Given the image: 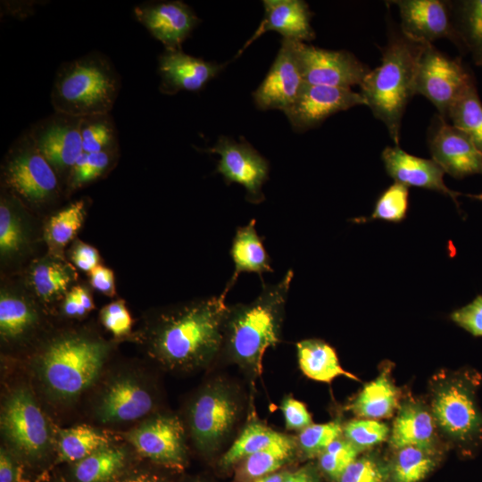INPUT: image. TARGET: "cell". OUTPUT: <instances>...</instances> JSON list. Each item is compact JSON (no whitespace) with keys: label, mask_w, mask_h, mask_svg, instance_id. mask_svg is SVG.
<instances>
[{"label":"cell","mask_w":482,"mask_h":482,"mask_svg":"<svg viewBox=\"0 0 482 482\" xmlns=\"http://www.w3.org/2000/svg\"><path fill=\"white\" fill-rule=\"evenodd\" d=\"M225 298L220 294L162 313L150 333L153 357L175 370L209 364L222 348Z\"/></svg>","instance_id":"obj_1"},{"label":"cell","mask_w":482,"mask_h":482,"mask_svg":"<svg viewBox=\"0 0 482 482\" xmlns=\"http://www.w3.org/2000/svg\"><path fill=\"white\" fill-rule=\"evenodd\" d=\"M293 277L288 270L277 283L262 281V291L253 302L228 305L221 352L253 378L262 372L265 351L280 341Z\"/></svg>","instance_id":"obj_2"},{"label":"cell","mask_w":482,"mask_h":482,"mask_svg":"<svg viewBox=\"0 0 482 482\" xmlns=\"http://www.w3.org/2000/svg\"><path fill=\"white\" fill-rule=\"evenodd\" d=\"M481 374L469 367L441 370L429 380L428 405L443 442L462 458L482 447V408L478 399Z\"/></svg>","instance_id":"obj_3"},{"label":"cell","mask_w":482,"mask_h":482,"mask_svg":"<svg viewBox=\"0 0 482 482\" xmlns=\"http://www.w3.org/2000/svg\"><path fill=\"white\" fill-rule=\"evenodd\" d=\"M424 45L402 32L392 37L383 51L380 65L370 70L360 85L366 105L385 124L395 145H399L406 105L415 96L417 66Z\"/></svg>","instance_id":"obj_4"},{"label":"cell","mask_w":482,"mask_h":482,"mask_svg":"<svg viewBox=\"0 0 482 482\" xmlns=\"http://www.w3.org/2000/svg\"><path fill=\"white\" fill-rule=\"evenodd\" d=\"M121 87L112 60L94 50L56 71L51 91L54 112L75 117L111 113Z\"/></svg>","instance_id":"obj_5"},{"label":"cell","mask_w":482,"mask_h":482,"mask_svg":"<svg viewBox=\"0 0 482 482\" xmlns=\"http://www.w3.org/2000/svg\"><path fill=\"white\" fill-rule=\"evenodd\" d=\"M106 352V346L95 340L75 337L57 340L40 359L41 379L53 395L75 397L95 381Z\"/></svg>","instance_id":"obj_6"},{"label":"cell","mask_w":482,"mask_h":482,"mask_svg":"<svg viewBox=\"0 0 482 482\" xmlns=\"http://www.w3.org/2000/svg\"><path fill=\"white\" fill-rule=\"evenodd\" d=\"M237 393L222 380L205 386L195 397L188 411L194 443L203 452L216 451L226 441L241 413Z\"/></svg>","instance_id":"obj_7"},{"label":"cell","mask_w":482,"mask_h":482,"mask_svg":"<svg viewBox=\"0 0 482 482\" xmlns=\"http://www.w3.org/2000/svg\"><path fill=\"white\" fill-rule=\"evenodd\" d=\"M475 80L458 58L453 59L425 44L420 53L414 83L415 95H422L447 121L448 114L468 87Z\"/></svg>","instance_id":"obj_8"},{"label":"cell","mask_w":482,"mask_h":482,"mask_svg":"<svg viewBox=\"0 0 482 482\" xmlns=\"http://www.w3.org/2000/svg\"><path fill=\"white\" fill-rule=\"evenodd\" d=\"M4 178L9 188L30 203L46 201L57 192V174L37 148L28 129L10 147Z\"/></svg>","instance_id":"obj_9"},{"label":"cell","mask_w":482,"mask_h":482,"mask_svg":"<svg viewBox=\"0 0 482 482\" xmlns=\"http://www.w3.org/2000/svg\"><path fill=\"white\" fill-rule=\"evenodd\" d=\"M1 428L6 439L28 457L41 455L49 445L46 420L32 395L24 388L16 389L5 401Z\"/></svg>","instance_id":"obj_10"},{"label":"cell","mask_w":482,"mask_h":482,"mask_svg":"<svg viewBox=\"0 0 482 482\" xmlns=\"http://www.w3.org/2000/svg\"><path fill=\"white\" fill-rule=\"evenodd\" d=\"M297 55L306 84L351 88L360 86L370 71L346 51L327 50L297 42Z\"/></svg>","instance_id":"obj_11"},{"label":"cell","mask_w":482,"mask_h":482,"mask_svg":"<svg viewBox=\"0 0 482 482\" xmlns=\"http://www.w3.org/2000/svg\"><path fill=\"white\" fill-rule=\"evenodd\" d=\"M207 151L220 155L216 171L227 184L242 185L246 199L252 204L263 202L262 186L269 179L270 164L251 145L220 137Z\"/></svg>","instance_id":"obj_12"},{"label":"cell","mask_w":482,"mask_h":482,"mask_svg":"<svg viewBox=\"0 0 482 482\" xmlns=\"http://www.w3.org/2000/svg\"><path fill=\"white\" fill-rule=\"evenodd\" d=\"M81 119L54 112L28 129L37 148L55 172L62 170L71 172L83 154Z\"/></svg>","instance_id":"obj_13"},{"label":"cell","mask_w":482,"mask_h":482,"mask_svg":"<svg viewBox=\"0 0 482 482\" xmlns=\"http://www.w3.org/2000/svg\"><path fill=\"white\" fill-rule=\"evenodd\" d=\"M391 3L399 9L402 33L408 38L421 44L447 38L464 50L449 3L441 0H397Z\"/></svg>","instance_id":"obj_14"},{"label":"cell","mask_w":482,"mask_h":482,"mask_svg":"<svg viewBox=\"0 0 482 482\" xmlns=\"http://www.w3.org/2000/svg\"><path fill=\"white\" fill-rule=\"evenodd\" d=\"M362 104L366 105V102L361 93L351 88L304 83L295 101L284 113L295 131L303 132L336 112Z\"/></svg>","instance_id":"obj_15"},{"label":"cell","mask_w":482,"mask_h":482,"mask_svg":"<svg viewBox=\"0 0 482 482\" xmlns=\"http://www.w3.org/2000/svg\"><path fill=\"white\" fill-rule=\"evenodd\" d=\"M304 84L297 55V42L284 39L267 76L253 92L255 105L262 111L285 112Z\"/></svg>","instance_id":"obj_16"},{"label":"cell","mask_w":482,"mask_h":482,"mask_svg":"<svg viewBox=\"0 0 482 482\" xmlns=\"http://www.w3.org/2000/svg\"><path fill=\"white\" fill-rule=\"evenodd\" d=\"M184 428L175 416H157L128 434L142 456L172 469H182L186 459Z\"/></svg>","instance_id":"obj_17"},{"label":"cell","mask_w":482,"mask_h":482,"mask_svg":"<svg viewBox=\"0 0 482 482\" xmlns=\"http://www.w3.org/2000/svg\"><path fill=\"white\" fill-rule=\"evenodd\" d=\"M428 148L445 173L463 179L482 174V153L466 134L438 115L428 131Z\"/></svg>","instance_id":"obj_18"},{"label":"cell","mask_w":482,"mask_h":482,"mask_svg":"<svg viewBox=\"0 0 482 482\" xmlns=\"http://www.w3.org/2000/svg\"><path fill=\"white\" fill-rule=\"evenodd\" d=\"M133 13L165 49H182V43L199 22L191 7L182 1L145 2L137 5Z\"/></svg>","instance_id":"obj_19"},{"label":"cell","mask_w":482,"mask_h":482,"mask_svg":"<svg viewBox=\"0 0 482 482\" xmlns=\"http://www.w3.org/2000/svg\"><path fill=\"white\" fill-rule=\"evenodd\" d=\"M388 442L392 450L411 445L449 449L440 436L428 403L411 396L402 399Z\"/></svg>","instance_id":"obj_20"},{"label":"cell","mask_w":482,"mask_h":482,"mask_svg":"<svg viewBox=\"0 0 482 482\" xmlns=\"http://www.w3.org/2000/svg\"><path fill=\"white\" fill-rule=\"evenodd\" d=\"M221 68L215 62L189 55L182 49H165L158 58L159 89L165 95L199 91Z\"/></svg>","instance_id":"obj_21"},{"label":"cell","mask_w":482,"mask_h":482,"mask_svg":"<svg viewBox=\"0 0 482 482\" xmlns=\"http://www.w3.org/2000/svg\"><path fill=\"white\" fill-rule=\"evenodd\" d=\"M154 407L152 393L137 379L122 377L111 382L96 406L102 422H129L143 418Z\"/></svg>","instance_id":"obj_22"},{"label":"cell","mask_w":482,"mask_h":482,"mask_svg":"<svg viewBox=\"0 0 482 482\" xmlns=\"http://www.w3.org/2000/svg\"><path fill=\"white\" fill-rule=\"evenodd\" d=\"M386 173L395 182L439 192L453 199L459 208L458 196L463 194L447 187L444 170L434 161L412 155L399 145L386 147L381 154Z\"/></svg>","instance_id":"obj_23"},{"label":"cell","mask_w":482,"mask_h":482,"mask_svg":"<svg viewBox=\"0 0 482 482\" xmlns=\"http://www.w3.org/2000/svg\"><path fill=\"white\" fill-rule=\"evenodd\" d=\"M264 19L254 37L266 31H276L284 39L304 43L315 37L311 25L312 12L301 0H264Z\"/></svg>","instance_id":"obj_24"},{"label":"cell","mask_w":482,"mask_h":482,"mask_svg":"<svg viewBox=\"0 0 482 482\" xmlns=\"http://www.w3.org/2000/svg\"><path fill=\"white\" fill-rule=\"evenodd\" d=\"M402 399L392 377V364L384 363L379 374L363 386L347 408L359 418L379 420L395 416Z\"/></svg>","instance_id":"obj_25"},{"label":"cell","mask_w":482,"mask_h":482,"mask_svg":"<svg viewBox=\"0 0 482 482\" xmlns=\"http://www.w3.org/2000/svg\"><path fill=\"white\" fill-rule=\"evenodd\" d=\"M255 225L256 220L252 219L246 225L238 227L236 230L229 252L234 262V272L221 293L225 297L241 273L252 272L262 277L265 272L273 271L270 255L264 248Z\"/></svg>","instance_id":"obj_26"},{"label":"cell","mask_w":482,"mask_h":482,"mask_svg":"<svg viewBox=\"0 0 482 482\" xmlns=\"http://www.w3.org/2000/svg\"><path fill=\"white\" fill-rule=\"evenodd\" d=\"M447 448L405 446L387 459L389 482H421L432 473Z\"/></svg>","instance_id":"obj_27"},{"label":"cell","mask_w":482,"mask_h":482,"mask_svg":"<svg viewBox=\"0 0 482 482\" xmlns=\"http://www.w3.org/2000/svg\"><path fill=\"white\" fill-rule=\"evenodd\" d=\"M301 370L311 379L329 383L339 376L359 380L340 365L336 350L319 338L303 339L296 343Z\"/></svg>","instance_id":"obj_28"},{"label":"cell","mask_w":482,"mask_h":482,"mask_svg":"<svg viewBox=\"0 0 482 482\" xmlns=\"http://www.w3.org/2000/svg\"><path fill=\"white\" fill-rule=\"evenodd\" d=\"M295 449L294 438L281 434L267 447L242 461L237 479L239 482H253L273 473L293 456Z\"/></svg>","instance_id":"obj_29"},{"label":"cell","mask_w":482,"mask_h":482,"mask_svg":"<svg viewBox=\"0 0 482 482\" xmlns=\"http://www.w3.org/2000/svg\"><path fill=\"white\" fill-rule=\"evenodd\" d=\"M453 23L465 51L482 67V0H464L452 4Z\"/></svg>","instance_id":"obj_30"},{"label":"cell","mask_w":482,"mask_h":482,"mask_svg":"<svg viewBox=\"0 0 482 482\" xmlns=\"http://www.w3.org/2000/svg\"><path fill=\"white\" fill-rule=\"evenodd\" d=\"M447 120L482 153V103L474 80L452 107Z\"/></svg>","instance_id":"obj_31"},{"label":"cell","mask_w":482,"mask_h":482,"mask_svg":"<svg viewBox=\"0 0 482 482\" xmlns=\"http://www.w3.org/2000/svg\"><path fill=\"white\" fill-rule=\"evenodd\" d=\"M125 458L120 448L102 447L75 462L74 477L78 482H106L122 468Z\"/></svg>","instance_id":"obj_32"},{"label":"cell","mask_w":482,"mask_h":482,"mask_svg":"<svg viewBox=\"0 0 482 482\" xmlns=\"http://www.w3.org/2000/svg\"><path fill=\"white\" fill-rule=\"evenodd\" d=\"M109 445L108 437L87 426H77L60 431V461L77 462L102 447Z\"/></svg>","instance_id":"obj_33"},{"label":"cell","mask_w":482,"mask_h":482,"mask_svg":"<svg viewBox=\"0 0 482 482\" xmlns=\"http://www.w3.org/2000/svg\"><path fill=\"white\" fill-rule=\"evenodd\" d=\"M80 134L84 153L118 152V131L111 113L83 117Z\"/></svg>","instance_id":"obj_34"},{"label":"cell","mask_w":482,"mask_h":482,"mask_svg":"<svg viewBox=\"0 0 482 482\" xmlns=\"http://www.w3.org/2000/svg\"><path fill=\"white\" fill-rule=\"evenodd\" d=\"M278 433L258 421L246 425L229 450L223 454L220 463L230 467L248 456L262 450L276 440Z\"/></svg>","instance_id":"obj_35"},{"label":"cell","mask_w":482,"mask_h":482,"mask_svg":"<svg viewBox=\"0 0 482 482\" xmlns=\"http://www.w3.org/2000/svg\"><path fill=\"white\" fill-rule=\"evenodd\" d=\"M409 207L408 187L395 182L378 197L373 212L368 218H358L355 222L381 220L389 222H401L407 216Z\"/></svg>","instance_id":"obj_36"},{"label":"cell","mask_w":482,"mask_h":482,"mask_svg":"<svg viewBox=\"0 0 482 482\" xmlns=\"http://www.w3.org/2000/svg\"><path fill=\"white\" fill-rule=\"evenodd\" d=\"M343 436L362 453L388 441L390 428L383 421L359 418L343 426Z\"/></svg>","instance_id":"obj_37"},{"label":"cell","mask_w":482,"mask_h":482,"mask_svg":"<svg viewBox=\"0 0 482 482\" xmlns=\"http://www.w3.org/2000/svg\"><path fill=\"white\" fill-rule=\"evenodd\" d=\"M34 321V314L20 298L2 295L0 298V331L5 337L23 333Z\"/></svg>","instance_id":"obj_38"},{"label":"cell","mask_w":482,"mask_h":482,"mask_svg":"<svg viewBox=\"0 0 482 482\" xmlns=\"http://www.w3.org/2000/svg\"><path fill=\"white\" fill-rule=\"evenodd\" d=\"M337 482H389L387 459L368 453L355 459Z\"/></svg>","instance_id":"obj_39"},{"label":"cell","mask_w":482,"mask_h":482,"mask_svg":"<svg viewBox=\"0 0 482 482\" xmlns=\"http://www.w3.org/2000/svg\"><path fill=\"white\" fill-rule=\"evenodd\" d=\"M83 218V201H78L57 212L51 218L48 223V239L55 246H64L81 227Z\"/></svg>","instance_id":"obj_40"},{"label":"cell","mask_w":482,"mask_h":482,"mask_svg":"<svg viewBox=\"0 0 482 482\" xmlns=\"http://www.w3.org/2000/svg\"><path fill=\"white\" fill-rule=\"evenodd\" d=\"M361 452L345 437L334 440L320 455L319 466L329 478L337 481Z\"/></svg>","instance_id":"obj_41"},{"label":"cell","mask_w":482,"mask_h":482,"mask_svg":"<svg viewBox=\"0 0 482 482\" xmlns=\"http://www.w3.org/2000/svg\"><path fill=\"white\" fill-rule=\"evenodd\" d=\"M118 152L84 153L79 157L70 172V186L79 188L103 176L111 167Z\"/></svg>","instance_id":"obj_42"},{"label":"cell","mask_w":482,"mask_h":482,"mask_svg":"<svg viewBox=\"0 0 482 482\" xmlns=\"http://www.w3.org/2000/svg\"><path fill=\"white\" fill-rule=\"evenodd\" d=\"M342 435L343 425L338 420L311 424L300 431L297 442L305 455L314 457Z\"/></svg>","instance_id":"obj_43"},{"label":"cell","mask_w":482,"mask_h":482,"mask_svg":"<svg viewBox=\"0 0 482 482\" xmlns=\"http://www.w3.org/2000/svg\"><path fill=\"white\" fill-rule=\"evenodd\" d=\"M71 280L65 268L54 262L37 265L32 272V284L38 295L52 298L64 291Z\"/></svg>","instance_id":"obj_44"},{"label":"cell","mask_w":482,"mask_h":482,"mask_svg":"<svg viewBox=\"0 0 482 482\" xmlns=\"http://www.w3.org/2000/svg\"><path fill=\"white\" fill-rule=\"evenodd\" d=\"M22 241L21 227L5 202L0 205V250L2 253L16 251Z\"/></svg>","instance_id":"obj_45"},{"label":"cell","mask_w":482,"mask_h":482,"mask_svg":"<svg viewBox=\"0 0 482 482\" xmlns=\"http://www.w3.org/2000/svg\"><path fill=\"white\" fill-rule=\"evenodd\" d=\"M450 319L474 337H482V295L470 303L454 310Z\"/></svg>","instance_id":"obj_46"},{"label":"cell","mask_w":482,"mask_h":482,"mask_svg":"<svg viewBox=\"0 0 482 482\" xmlns=\"http://www.w3.org/2000/svg\"><path fill=\"white\" fill-rule=\"evenodd\" d=\"M101 317L104 326L116 337L127 334L131 328V316L121 301L106 305L102 311Z\"/></svg>","instance_id":"obj_47"},{"label":"cell","mask_w":482,"mask_h":482,"mask_svg":"<svg viewBox=\"0 0 482 482\" xmlns=\"http://www.w3.org/2000/svg\"><path fill=\"white\" fill-rule=\"evenodd\" d=\"M280 409L287 429L302 430L312 424V416L305 404L291 396L283 400Z\"/></svg>","instance_id":"obj_48"},{"label":"cell","mask_w":482,"mask_h":482,"mask_svg":"<svg viewBox=\"0 0 482 482\" xmlns=\"http://www.w3.org/2000/svg\"><path fill=\"white\" fill-rule=\"evenodd\" d=\"M90 272L91 285L98 291L112 295L115 292L112 270L102 265L96 266Z\"/></svg>","instance_id":"obj_49"},{"label":"cell","mask_w":482,"mask_h":482,"mask_svg":"<svg viewBox=\"0 0 482 482\" xmlns=\"http://www.w3.org/2000/svg\"><path fill=\"white\" fill-rule=\"evenodd\" d=\"M72 260L80 270L91 271L98 265L99 254L93 246L80 243L72 253Z\"/></svg>","instance_id":"obj_50"},{"label":"cell","mask_w":482,"mask_h":482,"mask_svg":"<svg viewBox=\"0 0 482 482\" xmlns=\"http://www.w3.org/2000/svg\"><path fill=\"white\" fill-rule=\"evenodd\" d=\"M63 308L65 313L70 316H82L87 312L73 288L67 295Z\"/></svg>","instance_id":"obj_51"},{"label":"cell","mask_w":482,"mask_h":482,"mask_svg":"<svg viewBox=\"0 0 482 482\" xmlns=\"http://www.w3.org/2000/svg\"><path fill=\"white\" fill-rule=\"evenodd\" d=\"M13 463L7 453L2 450L0 454V482H13Z\"/></svg>","instance_id":"obj_52"},{"label":"cell","mask_w":482,"mask_h":482,"mask_svg":"<svg viewBox=\"0 0 482 482\" xmlns=\"http://www.w3.org/2000/svg\"><path fill=\"white\" fill-rule=\"evenodd\" d=\"M284 482H317V479L311 470L303 468L295 472L287 473Z\"/></svg>","instance_id":"obj_53"},{"label":"cell","mask_w":482,"mask_h":482,"mask_svg":"<svg viewBox=\"0 0 482 482\" xmlns=\"http://www.w3.org/2000/svg\"><path fill=\"white\" fill-rule=\"evenodd\" d=\"M73 289L75 290L80 301V303L82 304L86 312L91 311L94 308V303L87 290L81 287H73Z\"/></svg>","instance_id":"obj_54"},{"label":"cell","mask_w":482,"mask_h":482,"mask_svg":"<svg viewBox=\"0 0 482 482\" xmlns=\"http://www.w3.org/2000/svg\"><path fill=\"white\" fill-rule=\"evenodd\" d=\"M288 472L271 473L253 482H284Z\"/></svg>","instance_id":"obj_55"},{"label":"cell","mask_w":482,"mask_h":482,"mask_svg":"<svg viewBox=\"0 0 482 482\" xmlns=\"http://www.w3.org/2000/svg\"><path fill=\"white\" fill-rule=\"evenodd\" d=\"M122 482H158V480L148 474H140L131 478H129Z\"/></svg>","instance_id":"obj_56"}]
</instances>
